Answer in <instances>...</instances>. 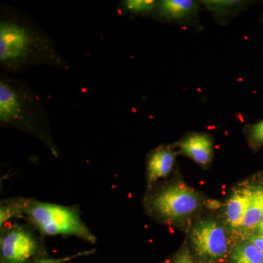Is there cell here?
<instances>
[{
  "label": "cell",
  "instance_id": "1",
  "mask_svg": "<svg viewBox=\"0 0 263 263\" xmlns=\"http://www.w3.org/2000/svg\"><path fill=\"white\" fill-rule=\"evenodd\" d=\"M41 65L69 69L53 40L30 15L3 3L0 8L2 70L5 73L16 74Z\"/></svg>",
  "mask_w": 263,
  "mask_h": 263
},
{
  "label": "cell",
  "instance_id": "2",
  "mask_svg": "<svg viewBox=\"0 0 263 263\" xmlns=\"http://www.w3.org/2000/svg\"><path fill=\"white\" fill-rule=\"evenodd\" d=\"M0 124L31 133L53 148L47 136V114L39 96L25 81L5 72L0 76Z\"/></svg>",
  "mask_w": 263,
  "mask_h": 263
},
{
  "label": "cell",
  "instance_id": "3",
  "mask_svg": "<svg viewBox=\"0 0 263 263\" xmlns=\"http://www.w3.org/2000/svg\"><path fill=\"white\" fill-rule=\"evenodd\" d=\"M22 212L33 226L43 234L74 235L89 243L96 241V237L72 208L48 202L24 200Z\"/></svg>",
  "mask_w": 263,
  "mask_h": 263
},
{
  "label": "cell",
  "instance_id": "4",
  "mask_svg": "<svg viewBox=\"0 0 263 263\" xmlns=\"http://www.w3.org/2000/svg\"><path fill=\"white\" fill-rule=\"evenodd\" d=\"M200 204L197 193L182 183L171 185L157 193L152 200L155 212L166 219L186 217L197 210Z\"/></svg>",
  "mask_w": 263,
  "mask_h": 263
},
{
  "label": "cell",
  "instance_id": "5",
  "mask_svg": "<svg viewBox=\"0 0 263 263\" xmlns=\"http://www.w3.org/2000/svg\"><path fill=\"white\" fill-rule=\"evenodd\" d=\"M192 243L199 257L209 262L222 258L228 250L226 230L215 221L203 220L192 230Z\"/></svg>",
  "mask_w": 263,
  "mask_h": 263
},
{
  "label": "cell",
  "instance_id": "6",
  "mask_svg": "<svg viewBox=\"0 0 263 263\" xmlns=\"http://www.w3.org/2000/svg\"><path fill=\"white\" fill-rule=\"evenodd\" d=\"M39 245L31 232L20 226L9 228L0 240L2 263H25L37 254Z\"/></svg>",
  "mask_w": 263,
  "mask_h": 263
},
{
  "label": "cell",
  "instance_id": "7",
  "mask_svg": "<svg viewBox=\"0 0 263 263\" xmlns=\"http://www.w3.org/2000/svg\"><path fill=\"white\" fill-rule=\"evenodd\" d=\"M200 1L195 0H160L150 17L174 25L201 28Z\"/></svg>",
  "mask_w": 263,
  "mask_h": 263
},
{
  "label": "cell",
  "instance_id": "8",
  "mask_svg": "<svg viewBox=\"0 0 263 263\" xmlns=\"http://www.w3.org/2000/svg\"><path fill=\"white\" fill-rule=\"evenodd\" d=\"M180 152L196 163L208 166L214 155V143L210 135L193 133L183 138L178 143Z\"/></svg>",
  "mask_w": 263,
  "mask_h": 263
},
{
  "label": "cell",
  "instance_id": "9",
  "mask_svg": "<svg viewBox=\"0 0 263 263\" xmlns=\"http://www.w3.org/2000/svg\"><path fill=\"white\" fill-rule=\"evenodd\" d=\"M200 4L212 15L219 25L227 26L238 15L248 9L254 1L245 0H202Z\"/></svg>",
  "mask_w": 263,
  "mask_h": 263
},
{
  "label": "cell",
  "instance_id": "10",
  "mask_svg": "<svg viewBox=\"0 0 263 263\" xmlns=\"http://www.w3.org/2000/svg\"><path fill=\"white\" fill-rule=\"evenodd\" d=\"M176 157V152L170 146H160L151 152L147 160L148 184L169 175L174 168Z\"/></svg>",
  "mask_w": 263,
  "mask_h": 263
},
{
  "label": "cell",
  "instance_id": "11",
  "mask_svg": "<svg viewBox=\"0 0 263 263\" xmlns=\"http://www.w3.org/2000/svg\"><path fill=\"white\" fill-rule=\"evenodd\" d=\"M253 187L238 189L230 196L227 204L226 216L233 229L241 228L242 222L252 200Z\"/></svg>",
  "mask_w": 263,
  "mask_h": 263
},
{
  "label": "cell",
  "instance_id": "12",
  "mask_svg": "<svg viewBox=\"0 0 263 263\" xmlns=\"http://www.w3.org/2000/svg\"><path fill=\"white\" fill-rule=\"evenodd\" d=\"M263 219V186L253 187L252 200L245 218L241 228L250 230L257 228Z\"/></svg>",
  "mask_w": 263,
  "mask_h": 263
},
{
  "label": "cell",
  "instance_id": "13",
  "mask_svg": "<svg viewBox=\"0 0 263 263\" xmlns=\"http://www.w3.org/2000/svg\"><path fill=\"white\" fill-rule=\"evenodd\" d=\"M231 263H263V253L250 242L240 243L232 252Z\"/></svg>",
  "mask_w": 263,
  "mask_h": 263
},
{
  "label": "cell",
  "instance_id": "14",
  "mask_svg": "<svg viewBox=\"0 0 263 263\" xmlns=\"http://www.w3.org/2000/svg\"><path fill=\"white\" fill-rule=\"evenodd\" d=\"M155 0H125L120 3L121 10L130 16H151L157 6Z\"/></svg>",
  "mask_w": 263,
  "mask_h": 263
},
{
  "label": "cell",
  "instance_id": "15",
  "mask_svg": "<svg viewBox=\"0 0 263 263\" xmlns=\"http://www.w3.org/2000/svg\"><path fill=\"white\" fill-rule=\"evenodd\" d=\"M246 133L250 146L258 149L263 146V119L246 127Z\"/></svg>",
  "mask_w": 263,
  "mask_h": 263
},
{
  "label": "cell",
  "instance_id": "16",
  "mask_svg": "<svg viewBox=\"0 0 263 263\" xmlns=\"http://www.w3.org/2000/svg\"><path fill=\"white\" fill-rule=\"evenodd\" d=\"M23 201L11 202L9 205H3L0 210V223L1 226L10 218L23 214L22 212Z\"/></svg>",
  "mask_w": 263,
  "mask_h": 263
},
{
  "label": "cell",
  "instance_id": "17",
  "mask_svg": "<svg viewBox=\"0 0 263 263\" xmlns=\"http://www.w3.org/2000/svg\"><path fill=\"white\" fill-rule=\"evenodd\" d=\"M249 242L255 246L263 253V234L254 235L249 238Z\"/></svg>",
  "mask_w": 263,
  "mask_h": 263
},
{
  "label": "cell",
  "instance_id": "18",
  "mask_svg": "<svg viewBox=\"0 0 263 263\" xmlns=\"http://www.w3.org/2000/svg\"><path fill=\"white\" fill-rule=\"evenodd\" d=\"M67 259H41L33 263H63Z\"/></svg>",
  "mask_w": 263,
  "mask_h": 263
},
{
  "label": "cell",
  "instance_id": "19",
  "mask_svg": "<svg viewBox=\"0 0 263 263\" xmlns=\"http://www.w3.org/2000/svg\"><path fill=\"white\" fill-rule=\"evenodd\" d=\"M174 263H195L188 254H184L176 259Z\"/></svg>",
  "mask_w": 263,
  "mask_h": 263
},
{
  "label": "cell",
  "instance_id": "20",
  "mask_svg": "<svg viewBox=\"0 0 263 263\" xmlns=\"http://www.w3.org/2000/svg\"><path fill=\"white\" fill-rule=\"evenodd\" d=\"M257 229H258L259 233L260 234H263V219L261 222L259 223L258 227H257Z\"/></svg>",
  "mask_w": 263,
  "mask_h": 263
},
{
  "label": "cell",
  "instance_id": "21",
  "mask_svg": "<svg viewBox=\"0 0 263 263\" xmlns=\"http://www.w3.org/2000/svg\"><path fill=\"white\" fill-rule=\"evenodd\" d=\"M261 21H262V24H263V14L262 15V18H261Z\"/></svg>",
  "mask_w": 263,
  "mask_h": 263
}]
</instances>
